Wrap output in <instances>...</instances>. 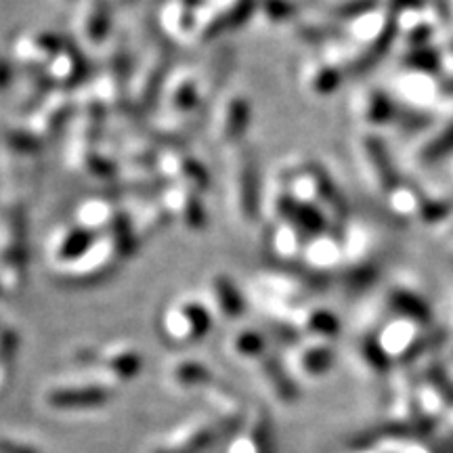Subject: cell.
I'll return each instance as SVG.
<instances>
[{"instance_id":"cell-1","label":"cell","mask_w":453,"mask_h":453,"mask_svg":"<svg viewBox=\"0 0 453 453\" xmlns=\"http://www.w3.org/2000/svg\"><path fill=\"white\" fill-rule=\"evenodd\" d=\"M281 189L298 197V200L313 203L330 219V223L338 229L350 223V211L344 196L334 185L330 174L313 162H298L288 166L280 174Z\"/></svg>"},{"instance_id":"cell-2","label":"cell","mask_w":453,"mask_h":453,"mask_svg":"<svg viewBox=\"0 0 453 453\" xmlns=\"http://www.w3.org/2000/svg\"><path fill=\"white\" fill-rule=\"evenodd\" d=\"M0 281L7 294H19L27 281V220L15 197L0 203Z\"/></svg>"},{"instance_id":"cell-3","label":"cell","mask_w":453,"mask_h":453,"mask_svg":"<svg viewBox=\"0 0 453 453\" xmlns=\"http://www.w3.org/2000/svg\"><path fill=\"white\" fill-rule=\"evenodd\" d=\"M226 194L229 208L237 223L250 226L258 223L263 214V196H260V179L254 154L246 145L226 150Z\"/></svg>"},{"instance_id":"cell-4","label":"cell","mask_w":453,"mask_h":453,"mask_svg":"<svg viewBox=\"0 0 453 453\" xmlns=\"http://www.w3.org/2000/svg\"><path fill=\"white\" fill-rule=\"evenodd\" d=\"M212 327V311L196 296H180L168 303L157 317V330L164 342L173 347H191L206 338Z\"/></svg>"},{"instance_id":"cell-5","label":"cell","mask_w":453,"mask_h":453,"mask_svg":"<svg viewBox=\"0 0 453 453\" xmlns=\"http://www.w3.org/2000/svg\"><path fill=\"white\" fill-rule=\"evenodd\" d=\"M170 49L166 42H156L134 65L128 88V107L134 113H147L160 104L164 88L170 81Z\"/></svg>"},{"instance_id":"cell-6","label":"cell","mask_w":453,"mask_h":453,"mask_svg":"<svg viewBox=\"0 0 453 453\" xmlns=\"http://www.w3.org/2000/svg\"><path fill=\"white\" fill-rule=\"evenodd\" d=\"M124 260L107 237H99L90 250L81 260L67 265L64 269L50 271V280L57 286L70 288V290H82V288H95L111 280L118 273Z\"/></svg>"},{"instance_id":"cell-7","label":"cell","mask_w":453,"mask_h":453,"mask_svg":"<svg viewBox=\"0 0 453 453\" xmlns=\"http://www.w3.org/2000/svg\"><path fill=\"white\" fill-rule=\"evenodd\" d=\"M355 154L367 187L382 200H387L396 187L403 183V177L396 170V164L380 133H370V130L361 133L355 141Z\"/></svg>"},{"instance_id":"cell-8","label":"cell","mask_w":453,"mask_h":453,"mask_svg":"<svg viewBox=\"0 0 453 453\" xmlns=\"http://www.w3.org/2000/svg\"><path fill=\"white\" fill-rule=\"evenodd\" d=\"M257 4L258 0H208L200 11L194 42H214L223 34L248 24L252 17H257Z\"/></svg>"},{"instance_id":"cell-9","label":"cell","mask_w":453,"mask_h":453,"mask_svg":"<svg viewBox=\"0 0 453 453\" xmlns=\"http://www.w3.org/2000/svg\"><path fill=\"white\" fill-rule=\"evenodd\" d=\"M252 124V104L240 90L226 93L219 99L217 111L212 118V137L225 145L226 150H234L243 145V134L248 133Z\"/></svg>"},{"instance_id":"cell-10","label":"cell","mask_w":453,"mask_h":453,"mask_svg":"<svg viewBox=\"0 0 453 453\" xmlns=\"http://www.w3.org/2000/svg\"><path fill=\"white\" fill-rule=\"evenodd\" d=\"M73 359L78 365L101 367V372L116 382L134 380L143 370V355L128 344H113L101 350L81 349Z\"/></svg>"},{"instance_id":"cell-11","label":"cell","mask_w":453,"mask_h":453,"mask_svg":"<svg viewBox=\"0 0 453 453\" xmlns=\"http://www.w3.org/2000/svg\"><path fill=\"white\" fill-rule=\"evenodd\" d=\"M73 116H76V101H72L65 90L57 88L36 110L27 113L26 128L42 143H47L70 130Z\"/></svg>"},{"instance_id":"cell-12","label":"cell","mask_w":453,"mask_h":453,"mask_svg":"<svg viewBox=\"0 0 453 453\" xmlns=\"http://www.w3.org/2000/svg\"><path fill=\"white\" fill-rule=\"evenodd\" d=\"M97 240L99 235L72 220V223L57 226L53 234H49V240L44 243V258H47L50 271L64 269L67 265L81 260L97 243Z\"/></svg>"},{"instance_id":"cell-13","label":"cell","mask_w":453,"mask_h":453,"mask_svg":"<svg viewBox=\"0 0 453 453\" xmlns=\"http://www.w3.org/2000/svg\"><path fill=\"white\" fill-rule=\"evenodd\" d=\"M67 38L57 32L49 30H34L19 34L11 44V55L19 67L27 72H44L50 65V61L59 55Z\"/></svg>"},{"instance_id":"cell-14","label":"cell","mask_w":453,"mask_h":453,"mask_svg":"<svg viewBox=\"0 0 453 453\" xmlns=\"http://www.w3.org/2000/svg\"><path fill=\"white\" fill-rule=\"evenodd\" d=\"M73 27L82 47L90 50L105 49L113 34L111 0H81L73 17Z\"/></svg>"},{"instance_id":"cell-15","label":"cell","mask_w":453,"mask_h":453,"mask_svg":"<svg viewBox=\"0 0 453 453\" xmlns=\"http://www.w3.org/2000/svg\"><path fill=\"white\" fill-rule=\"evenodd\" d=\"M113 393L107 384H61L44 390V405L55 411H90L105 407Z\"/></svg>"},{"instance_id":"cell-16","label":"cell","mask_w":453,"mask_h":453,"mask_svg":"<svg viewBox=\"0 0 453 453\" xmlns=\"http://www.w3.org/2000/svg\"><path fill=\"white\" fill-rule=\"evenodd\" d=\"M453 160V113L439 118L422 137H418L410 151V162L418 170H430Z\"/></svg>"},{"instance_id":"cell-17","label":"cell","mask_w":453,"mask_h":453,"mask_svg":"<svg viewBox=\"0 0 453 453\" xmlns=\"http://www.w3.org/2000/svg\"><path fill=\"white\" fill-rule=\"evenodd\" d=\"M160 200L173 219L189 231V234H202L208 226V211L200 191L187 189L180 185H166L164 187Z\"/></svg>"},{"instance_id":"cell-18","label":"cell","mask_w":453,"mask_h":453,"mask_svg":"<svg viewBox=\"0 0 453 453\" xmlns=\"http://www.w3.org/2000/svg\"><path fill=\"white\" fill-rule=\"evenodd\" d=\"M157 173L168 180V185H180L200 194H206L211 187V174L206 166L197 157L179 150L162 151Z\"/></svg>"},{"instance_id":"cell-19","label":"cell","mask_w":453,"mask_h":453,"mask_svg":"<svg viewBox=\"0 0 453 453\" xmlns=\"http://www.w3.org/2000/svg\"><path fill=\"white\" fill-rule=\"evenodd\" d=\"M47 78L53 82L55 88L70 90L76 87H82L88 81V61L76 42L65 41L64 49L59 55L50 61V65L44 70Z\"/></svg>"},{"instance_id":"cell-20","label":"cell","mask_w":453,"mask_h":453,"mask_svg":"<svg viewBox=\"0 0 453 453\" xmlns=\"http://www.w3.org/2000/svg\"><path fill=\"white\" fill-rule=\"evenodd\" d=\"M384 307L388 315L405 317L424 326H434V315L428 300L407 283H393L384 294Z\"/></svg>"},{"instance_id":"cell-21","label":"cell","mask_w":453,"mask_h":453,"mask_svg":"<svg viewBox=\"0 0 453 453\" xmlns=\"http://www.w3.org/2000/svg\"><path fill=\"white\" fill-rule=\"evenodd\" d=\"M309 237L300 234L294 226L280 223V220L271 219L267 225V234H265V246L267 252L280 260L281 267H290V265H300L303 260L304 246H307Z\"/></svg>"},{"instance_id":"cell-22","label":"cell","mask_w":453,"mask_h":453,"mask_svg":"<svg viewBox=\"0 0 453 453\" xmlns=\"http://www.w3.org/2000/svg\"><path fill=\"white\" fill-rule=\"evenodd\" d=\"M208 307L212 315H219L225 321H235L246 313V298L235 286V281L229 275L217 273L211 277L208 283Z\"/></svg>"},{"instance_id":"cell-23","label":"cell","mask_w":453,"mask_h":453,"mask_svg":"<svg viewBox=\"0 0 453 453\" xmlns=\"http://www.w3.org/2000/svg\"><path fill=\"white\" fill-rule=\"evenodd\" d=\"M292 365L307 378H321L334 367L336 353L326 340H303L292 347Z\"/></svg>"},{"instance_id":"cell-24","label":"cell","mask_w":453,"mask_h":453,"mask_svg":"<svg viewBox=\"0 0 453 453\" xmlns=\"http://www.w3.org/2000/svg\"><path fill=\"white\" fill-rule=\"evenodd\" d=\"M290 324L300 332V336L311 340H326V342H332V340L338 338L340 334L338 317L334 315L332 311L317 307V304L311 303L296 311V315L292 317Z\"/></svg>"},{"instance_id":"cell-25","label":"cell","mask_w":453,"mask_h":453,"mask_svg":"<svg viewBox=\"0 0 453 453\" xmlns=\"http://www.w3.org/2000/svg\"><path fill=\"white\" fill-rule=\"evenodd\" d=\"M342 78L344 72L326 57L324 59L315 57V59L304 61L303 70H300V82L313 97H330L340 88Z\"/></svg>"},{"instance_id":"cell-26","label":"cell","mask_w":453,"mask_h":453,"mask_svg":"<svg viewBox=\"0 0 453 453\" xmlns=\"http://www.w3.org/2000/svg\"><path fill=\"white\" fill-rule=\"evenodd\" d=\"M122 212V206L113 203V200H105V197H90L78 203L73 220L81 223L82 226L93 231L95 235H105L116 223L118 214Z\"/></svg>"},{"instance_id":"cell-27","label":"cell","mask_w":453,"mask_h":453,"mask_svg":"<svg viewBox=\"0 0 453 453\" xmlns=\"http://www.w3.org/2000/svg\"><path fill=\"white\" fill-rule=\"evenodd\" d=\"M127 211L134 226H137L141 240L160 235L170 223H174L173 214L168 212V208L164 206L160 197L157 200H139L137 206L127 208Z\"/></svg>"},{"instance_id":"cell-28","label":"cell","mask_w":453,"mask_h":453,"mask_svg":"<svg viewBox=\"0 0 453 453\" xmlns=\"http://www.w3.org/2000/svg\"><path fill=\"white\" fill-rule=\"evenodd\" d=\"M258 372L263 376V380L267 382V387L273 390V395L281 401H294L298 396L296 384L290 378V373L286 372V365L281 364L280 357L273 353H267L263 359L257 361Z\"/></svg>"},{"instance_id":"cell-29","label":"cell","mask_w":453,"mask_h":453,"mask_svg":"<svg viewBox=\"0 0 453 453\" xmlns=\"http://www.w3.org/2000/svg\"><path fill=\"white\" fill-rule=\"evenodd\" d=\"M19 344V332L7 324H0V396L7 393L13 384Z\"/></svg>"},{"instance_id":"cell-30","label":"cell","mask_w":453,"mask_h":453,"mask_svg":"<svg viewBox=\"0 0 453 453\" xmlns=\"http://www.w3.org/2000/svg\"><path fill=\"white\" fill-rule=\"evenodd\" d=\"M168 378L179 388H197L206 387L212 380V373L208 365L197 359H177L168 367Z\"/></svg>"},{"instance_id":"cell-31","label":"cell","mask_w":453,"mask_h":453,"mask_svg":"<svg viewBox=\"0 0 453 453\" xmlns=\"http://www.w3.org/2000/svg\"><path fill=\"white\" fill-rule=\"evenodd\" d=\"M229 350L237 359L260 361L269 353V342L260 332L246 327V330H237L235 334H231Z\"/></svg>"},{"instance_id":"cell-32","label":"cell","mask_w":453,"mask_h":453,"mask_svg":"<svg viewBox=\"0 0 453 453\" xmlns=\"http://www.w3.org/2000/svg\"><path fill=\"white\" fill-rule=\"evenodd\" d=\"M382 0H332L326 11V17L334 24L347 26L350 21L359 19L361 15L380 9Z\"/></svg>"},{"instance_id":"cell-33","label":"cell","mask_w":453,"mask_h":453,"mask_svg":"<svg viewBox=\"0 0 453 453\" xmlns=\"http://www.w3.org/2000/svg\"><path fill=\"white\" fill-rule=\"evenodd\" d=\"M298 9L292 0H258L257 17L265 26H283L296 19Z\"/></svg>"},{"instance_id":"cell-34","label":"cell","mask_w":453,"mask_h":453,"mask_svg":"<svg viewBox=\"0 0 453 453\" xmlns=\"http://www.w3.org/2000/svg\"><path fill=\"white\" fill-rule=\"evenodd\" d=\"M426 4H428V0H382V7L395 17L410 13V11L422 9V7H426Z\"/></svg>"},{"instance_id":"cell-35","label":"cell","mask_w":453,"mask_h":453,"mask_svg":"<svg viewBox=\"0 0 453 453\" xmlns=\"http://www.w3.org/2000/svg\"><path fill=\"white\" fill-rule=\"evenodd\" d=\"M0 453H42V451L38 449V447L26 443V441L0 434Z\"/></svg>"},{"instance_id":"cell-36","label":"cell","mask_w":453,"mask_h":453,"mask_svg":"<svg viewBox=\"0 0 453 453\" xmlns=\"http://www.w3.org/2000/svg\"><path fill=\"white\" fill-rule=\"evenodd\" d=\"M11 81H13V65H11L9 61L0 55V90L7 88Z\"/></svg>"},{"instance_id":"cell-37","label":"cell","mask_w":453,"mask_h":453,"mask_svg":"<svg viewBox=\"0 0 453 453\" xmlns=\"http://www.w3.org/2000/svg\"><path fill=\"white\" fill-rule=\"evenodd\" d=\"M445 424H447V428H449V439L453 441V410H451L449 413H447Z\"/></svg>"},{"instance_id":"cell-38","label":"cell","mask_w":453,"mask_h":453,"mask_svg":"<svg viewBox=\"0 0 453 453\" xmlns=\"http://www.w3.org/2000/svg\"><path fill=\"white\" fill-rule=\"evenodd\" d=\"M55 3H61V4H67V3H81V0H55Z\"/></svg>"},{"instance_id":"cell-39","label":"cell","mask_w":453,"mask_h":453,"mask_svg":"<svg viewBox=\"0 0 453 453\" xmlns=\"http://www.w3.org/2000/svg\"><path fill=\"white\" fill-rule=\"evenodd\" d=\"M4 294H7V290H4V286H3V281H0V298L4 296Z\"/></svg>"},{"instance_id":"cell-40","label":"cell","mask_w":453,"mask_h":453,"mask_svg":"<svg viewBox=\"0 0 453 453\" xmlns=\"http://www.w3.org/2000/svg\"><path fill=\"white\" fill-rule=\"evenodd\" d=\"M113 3H120V4H127V3H134V0H113Z\"/></svg>"},{"instance_id":"cell-41","label":"cell","mask_w":453,"mask_h":453,"mask_svg":"<svg viewBox=\"0 0 453 453\" xmlns=\"http://www.w3.org/2000/svg\"><path fill=\"white\" fill-rule=\"evenodd\" d=\"M449 353H451V359H453V336H451V347H449Z\"/></svg>"},{"instance_id":"cell-42","label":"cell","mask_w":453,"mask_h":453,"mask_svg":"<svg viewBox=\"0 0 453 453\" xmlns=\"http://www.w3.org/2000/svg\"><path fill=\"white\" fill-rule=\"evenodd\" d=\"M292 3H296V4H303V3H304V0H292Z\"/></svg>"},{"instance_id":"cell-43","label":"cell","mask_w":453,"mask_h":453,"mask_svg":"<svg viewBox=\"0 0 453 453\" xmlns=\"http://www.w3.org/2000/svg\"><path fill=\"white\" fill-rule=\"evenodd\" d=\"M449 173H451V179H453V160H451V168H449Z\"/></svg>"}]
</instances>
